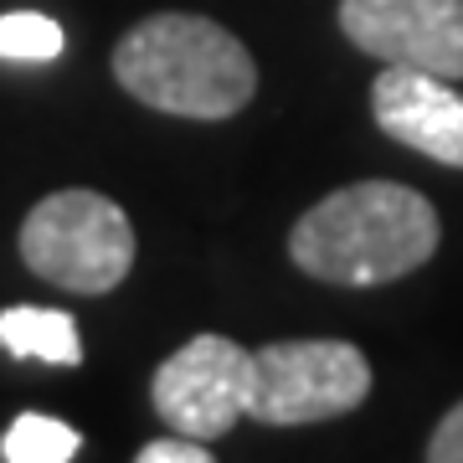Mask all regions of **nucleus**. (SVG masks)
<instances>
[{"mask_svg": "<svg viewBox=\"0 0 463 463\" xmlns=\"http://www.w3.org/2000/svg\"><path fill=\"white\" fill-rule=\"evenodd\" d=\"M438 212L412 185L355 181L309 206L288 232V252L309 279L325 283H392L438 252Z\"/></svg>", "mask_w": 463, "mask_h": 463, "instance_id": "nucleus-1", "label": "nucleus"}, {"mask_svg": "<svg viewBox=\"0 0 463 463\" xmlns=\"http://www.w3.org/2000/svg\"><path fill=\"white\" fill-rule=\"evenodd\" d=\"M118 88L145 109L181 118H227L258 93L252 52L206 16L160 11L114 47Z\"/></svg>", "mask_w": 463, "mask_h": 463, "instance_id": "nucleus-2", "label": "nucleus"}, {"mask_svg": "<svg viewBox=\"0 0 463 463\" xmlns=\"http://www.w3.org/2000/svg\"><path fill=\"white\" fill-rule=\"evenodd\" d=\"M21 258L67 294H109L134 268V227L99 191H52L21 222Z\"/></svg>", "mask_w": 463, "mask_h": 463, "instance_id": "nucleus-3", "label": "nucleus"}, {"mask_svg": "<svg viewBox=\"0 0 463 463\" xmlns=\"http://www.w3.org/2000/svg\"><path fill=\"white\" fill-rule=\"evenodd\" d=\"M371 392V365L345 340H279L252 350L242 417L263 428H304L355 412Z\"/></svg>", "mask_w": 463, "mask_h": 463, "instance_id": "nucleus-4", "label": "nucleus"}, {"mask_svg": "<svg viewBox=\"0 0 463 463\" xmlns=\"http://www.w3.org/2000/svg\"><path fill=\"white\" fill-rule=\"evenodd\" d=\"M248 376L252 350H242L227 335H196L155 371L149 402L170 432L216 443V438H227L232 422L248 407Z\"/></svg>", "mask_w": 463, "mask_h": 463, "instance_id": "nucleus-5", "label": "nucleus"}, {"mask_svg": "<svg viewBox=\"0 0 463 463\" xmlns=\"http://www.w3.org/2000/svg\"><path fill=\"white\" fill-rule=\"evenodd\" d=\"M340 32L392 67L463 78V0H340Z\"/></svg>", "mask_w": 463, "mask_h": 463, "instance_id": "nucleus-6", "label": "nucleus"}, {"mask_svg": "<svg viewBox=\"0 0 463 463\" xmlns=\"http://www.w3.org/2000/svg\"><path fill=\"white\" fill-rule=\"evenodd\" d=\"M371 114L397 145L438 165H463V93L453 88V78L386 62L371 88Z\"/></svg>", "mask_w": 463, "mask_h": 463, "instance_id": "nucleus-7", "label": "nucleus"}, {"mask_svg": "<svg viewBox=\"0 0 463 463\" xmlns=\"http://www.w3.org/2000/svg\"><path fill=\"white\" fill-rule=\"evenodd\" d=\"M0 345L11 350V355H26V361L83 365V340H78L72 315H62V309H42V304L0 309Z\"/></svg>", "mask_w": 463, "mask_h": 463, "instance_id": "nucleus-8", "label": "nucleus"}, {"mask_svg": "<svg viewBox=\"0 0 463 463\" xmlns=\"http://www.w3.org/2000/svg\"><path fill=\"white\" fill-rule=\"evenodd\" d=\"M78 448H83L78 428H67V422L42 417V412H21L5 428V438H0V458L5 463H67V458H78Z\"/></svg>", "mask_w": 463, "mask_h": 463, "instance_id": "nucleus-9", "label": "nucleus"}, {"mask_svg": "<svg viewBox=\"0 0 463 463\" xmlns=\"http://www.w3.org/2000/svg\"><path fill=\"white\" fill-rule=\"evenodd\" d=\"M67 36L62 26L42 11H11V16H0V57L5 62H52V57H62Z\"/></svg>", "mask_w": 463, "mask_h": 463, "instance_id": "nucleus-10", "label": "nucleus"}, {"mask_svg": "<svg viewBox=\"0 0 463 463\" xmlns=\"http://www.w3.org/2000/svg\"><path fill=\"white\" fill-rule=\"evenodd\" d=\"M139 463H212V448L201 443V438H160V443H145L139 448Z\"/></svg>", "mask_w": 463, "mask_h": 463, "instance_id": "nucleus-11", "label": "nucleus"}, {"mask_svg": "<svg viewBox=\"0 0 463 463\" xmlns=\"http://www.w3.org/2000/svg\"><path fill=\"white\" fill-rule=\"evenodd\" d=\"M428 458L432 463H463V402L443 417V422H438V428H432Z\"/></svg>", "mask_w": 463, "mask_h": 463, "instance_id": "nucleus-12", "label": "nucleus"}]
</instances>
